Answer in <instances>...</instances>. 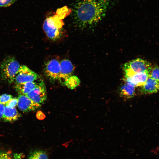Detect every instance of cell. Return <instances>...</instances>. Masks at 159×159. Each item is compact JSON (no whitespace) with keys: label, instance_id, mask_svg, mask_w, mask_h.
<instances>
[{"label":"cell","instance_id":"d6986e66","mask_svg":"<svg viewBox=\"0 0 159 159\" xmlns=\"http://www.w3.org/2000/svg\"><path fill=\"white\" fill-rule=\"evenodd\" d=\"M18 99L17 98H12L5 105V106L11 107L15 108L17 105Z\"/></svg>","mask_w":159,"mask_h":159},{"label":"cell","instance_id":"603a6c76","mask_svg":"<svg viewBox=\"0 0 159 159\" xmlns=\"http://www.w3.org/2000/svg\"><path fill=\"white\" fill-rule=\"evenodd\" d=\"M4 107V105L0 103V119L2 118Z\"/></svg>","mask_w":159,"mask_h":159},{"label":"cell","instance_id":"30bf717a","mask_svg":"<svg viewBox=\"0 0 159 159\" xmlns=\"http://www.w3.org/2000/svg\"><path fill=\"white\" fill-rule=\"evenodd\" d=\"M149 75L148 73H139L130 77H124V80L125 82L130 83L135 87L141 86L145 84Z\"/></svg>","mask_w":159,"mask_h":159},{"label":"cell","instance_id":"3957f363","mask_svg":"<svg viewBox=\"0 0 159 159\" xmlns=\"http://www.w3.org/2000/svg\"><path fill=\"white\" fill-rule=\"evenodd\" d=\"M20 67L19 63L15 57H7L3 60L0 65V74L1 79L9 84L14 82Z\"/></svg>","mask_w":159,"mask_h":159},{"label":"cell","instance_id":"9c48e42d","mask_svg":"<svg viewBox=\"0 0 159 159\" xmlns=\"http://www.w3.org/2000/svg\"><path fill=\"white\" fill-rule=\"evenodd\" d=\"M60 71L58 80L64 82L72 76L74 68L72 62L69 60L63 59L60 62Z\"/></svg>","mask_w":159,"mask_h":159},{"label":"cell","instance_id":"2e32d148","mask_svg":"<svg viewBox=\"0 0 159 159\" xmlns=\"http://www.w3.org/2000/svg\"><path fill=\"white\" fill-rule=\"evenodd\" d=\"M80 81L76 76H71L63 83L69 88L72 90L77 87L80 84Z\"/></svg>","mask_w":159,"mask_h":159},{"label":"cell","instance_id":"7a4b0ae2","mask_svg":"<svg viewBox=\"0 0 159 159\" xmlns=\"http://www.w3.org/2000/svg\"><path fill=\"white\" fill-rule=\"evenodd\" d=\"M69 12V11L67 7H64L58 10L55 14L45 20L43 23V28L49 39L56 40L61 37L64 25L62 19Z\"/></svg>","mask_w":159,"mask_h":159},{"label":"cell","instance_id":"ba28073f","mask_svg":"<svg viewBox=\"0 0 159 159\" xmlns=\"http://www.w3.org/2000/svg\"><path fill=\"white\" fill-rule=\"evenodd\" d=\"M17 106L19 109L24 112L34 111L39 108L41 105L34 102L26 95H19Z\"/></svg>","mask_w":159,"mask_h":159},{"label":"cell","instance_id":"ffe728a7","mask_svg":"<svg viewBox=\"0 0 159 159\" xmlns=\"http://www.w3.org/2000/svg\"><path fill=\"white\" fill-rule=\"evenodd\" d=\"M18 0H0V7H8Z\"/></svg>","mask_w":159,"mask_h":159},{"label":"cell","instance_id":"7c38bea8","mask_svg":"<svg viewBox=\"0 0 159 159\" xmlns=\"http://www.w3.org/2000/svg\"><path fill=\"white\" fill-rule=\"evenodd\" d=\"M21 116V114L15 108H11L5 106L2 119L6 122H11L17 120Z\"/></svg>","mask_w":159,"mask_h":159},{"label":"cell","instance_id":"4fadbf2b","mask_svg":"<svg viewBox=\"0 0 159 159\" xmlns=\"http://www.w3.org/2000/svg\"><path fill=\"white\" fill-rule=\"evenodd\" d=\"M37 84L34 82L16 84L14 88L19 94L26 95L35 88Z\"/></svg>","mask_w":159,"mask_h":159},{"label":"cell","instance_id":"5b68a950","mask_svg":"<svg viewBox=\"0 0 159 159\" xmlns=\"http://www.w3.org/2000/svg\"><path fill=\"white\" fill-rule=\"evenodd\" d=\"M36 72L24 65L20 66L15 77V84L34 82L38 78Z\"/></svg>","mask_w":159,"mask_h":159},{"label":"cell","instance_id":"8fae6325","mask_svg":"<svg viewBox=\"0 0 159 159\" xmlns=\"http://www.w3.org/2000/svg\"><path fill=\"white\" fill-rule=\"evenodd\" d=\"M159 91V82L150 75L145 84L141 86L140 92L144 94L156 93Z\"/></svg>","mask_w":159,"mask_h":159},{"label":"cell","instance_id":"6da1fadb","mask_svg":"<svg viewBox=\"0 0 159 159\" xmlns=\"http://www.w3.org/2000/svg\"><path fill=\"white\" fill-rule=\"evenodd\" d=\"M110 0H80L76 5L74 18L80 27L96 25L105 16Z\"/></svg>","mask_w":159,"mask_h":159},{"label":"cell","instance_id":"e0dca14e","mask_svg":"<svg viewBox=\"0 0 159 159\" xmlns=\"http://www.w3.org/2000/svg\"><path fill=\"white\" fill-rule=\"evenodd\" d=\"M149 74L151 77L159 82V67H152Z\"/></svg>","mask_w":159,"mask_h":159},{"label":"cell","instance_id":"ac0fdd59","mask_svg":"<svg viewBox=\"0 0 159 159\" xmlns=\"http://www.w3.org/2000/svg\"><path fill=\"white\" fill-rule=\"evenodd\" d=\"M12 96L9 94H3L0 96V103L5 105L12 98Z\"/></svg>","mask_w":159,"mask_h":159},{"label":"cell","instance_id":"277c9868","mask_svg":"<svg viewBox=\"0 0 159 159\" xmlns=\"http://www.w3.org/2000/svg\"><path fill=\"white\" fill-rule=\"evenodd\" d=\"M153 67L149 62L141 58H137L125 64L123 67L124 77H129L137 73L150 74Z\"/></svg>","mask_w":159,"mask_h":159},{"label":"cell","instance_id":"5bb4252c","mask_svg":"<svg viewBox=\"0 0 159 159\" xmlns=\"http://www.w3.org/2000/svg\"><path fill=\"white\" fill-rule=\"evenodd\" d=\"M135 87L131 84L125 82L120 87L119 92L122 96L127 98L133 97L135 93Z\"/></svg>","mask_w":159,"mask_h":159},{"label":"cell","instance_id":"9a60e30c","mask_svg":"<svg viewBox=\"0 0 159 159\" xmlns=\"http://www.w3.org/2000/svg\"><path fill=\"white\" fill-rule=\"evenodd\" d=\"M27 159H48L47 152L43 150H35L29 154Z\"/></svg>","mask_w":159,"mask_h":159},{"label":"cell","instance_id":"7402d4cb","mask_svg":"<svg viewBox=\"0 0 159 159\" xmlns=\"http://www.w3.org/2000/svg\"><path fill=\"white\" fill-rule=\"evenodd\" d=\"M36 117L38 119L42 120L45 118V115L41 111H39L37 113Z\"/></svg>","mask_w":159,"mask_h":159},{"label":"cell","instance_id":"52a82bcc","mask_svg":"<svg viewBox=\"0 0 159 159\" xmlns=\"http://www.w3.org/2000/svg\"><path fill=\"white\" fill-rule=\"evenodd\" d=\"M60 71V62L53 59L46 63L44 71L45 75L50 80H58Z\"/></svg>","mask_w":159,"mask_h":159},{"label":"cell","instance_id":"8992f818","mask_svg":"<svg viewBox=\"0 0 159 159\" xmlns=\"http://www.w3.org/2000/svg\"><path fill=\"white\" fill-rule=\"evenodd\" d=\"M26 95L35 103L41 105L47 99L46 86L43 81L38 83L37 86Z\"/></svg>","mask_w":159,"mask_h":159},{"label":"cell","instance_id":"44dd1931","mask_svg":"<svg viewBox=\"0 0 159 159\" xmlns=\"http://www.w3.org/2000/svg\"><path fill=\"white\" fill-rule=\"evenodd\" d=\"M0 159H11L9 153L7 152L0 151Z\"/></svg>","mask_w":159,"mask_h":159}]
</instances>
